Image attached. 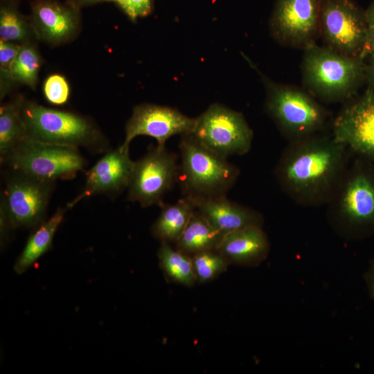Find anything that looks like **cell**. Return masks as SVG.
Returning a JSON list of instances; mask_svg holds the SVG:
<instances>
[{
    "mask_svg": "<svg viewBox=\"0 0 374 374\" xmlns=\"http://www.w3.org/2000/svg\"><path fill=\"white\" fill-rule=\"evenodd\" d=\"M349 150L324 132L289 141L276 166L275 177L298 205H327L349 166Z\"/></svg>",
    "mask_w": 374,
    "mask_h": 374,
    "instance_id": "6da1fadb",
    "label": "cell"
},
{
    "mask_svg": "<svg viewBox=\"0 0 374 374\" xmlns=\"http://www.w3.org/2000/svg\"><path fill=\"white\" fill-rule=\"evenodd\" d=\"M326 217L342 239L374 233V162L359 157L349 166L327 204Z\"/></svg>",
    "mask_w": 374,
    "mask_h": 374,
    "instance_id": "7a4b0ae2",
    "label": "cell"
},
{
    "mask_svg": "<svg viewBox=\"0 0 374 374\" xmlns=\"http://www.w3.org/2000/svg\"><path fill=\"white\" fill-rule=\"evenodd\" d=\"M302 70L309 90L327 101L348 98L366 75V65L360 57L344 55L315 42L304 48Z\"/></svg>",
    "mask_w": 374,
    "mask_h": 374,
    "instance_id": "3957f363",
    "label": "cell"
},
{
    "mask_svg": "<svg viewBox=\"0 0 374 374\" xmlns=\"http://www.w3.org/2000/svg\"><path fill=\"white\" fill-rule=\"evenodd\" d=\"M179 179L182 192L193 199L226 195L240 175L226 157L200 143L191 134L181 135Z\"/></svg>",
    "mask_w": 374,
    "mask_h": 374,
    "instance_id": "277c9868",
    "label": "cell"
},
{
    "mask_svg": "<svg viewBox=\"0 0 374 374\" xmlns=\"http://www.w3.org/2000/svg\"><path fill=\"white\" fill-rule=\"evenodd\" d=\"M21 116L27 138L77 148L103 150L104 137L85 117L24 100Z\"/></svg>",
    "mask_w": 374,
    "mask_h": 374,
    "instance_id": "5b68a950",
    "label": "cell"
},
{
    "mask_svg": "<svg viewBox=\"0 0 374 374\" xmlns=\"http://www.w3.org/2000/svg\"><path fill=\"white\" fill-rule=\"evenodd\" d=\"M266 88L267 112L288 141L323 132L328 114L311 95L270 81Z\"/></svg>",
    "mask_w": 374,
    "mask_h": 374,
    "instance_id": "8992f818",
    "label": "cell"
},
{
    "mask_svg": "<svg viewBox=\"0 0 374 374\" xmlns=\"http://www.w3.org/2000/svg\"><path fill=\"white\" fill-rule=\"evenodd\" d=\"M13 172L43 181L71 179L82 170L85 159L77 148L25 138L1 160Z\"/></svg>",
    "mask_w": 374,
    "mask_h": 374,
    "instance_id": "52a82bcc",
    "label": "cell"
},
{
    "mask_svg": "<svg viewBox=\"0 0 374 374\" xmlns=\"http://www.w3.org/2000/svg\"><path fill=\"white\" fill-rule=\"evenodd\" d=\"M190 134L200 143L226 158L247 154L253 138L242 114L217 103L195 118Z\"/></svg>",
    "mask_w": 374,
    "mask_h": 374,
    "instance_id": "ba28073f",
    "label": "cell"
},
{
    "mask_svg": "<svg viewBox=\"0 0 374 374\" xmlns=\"http://www.w3.org/2000/svg\"><path fill=\"white\" fill-rule=\"evenodd\" d=\"M54 182L17 172L6 181L1 203L3 228H31L43 219Z\"/></svg>",
    "mask_w": 374,
    "mask_h": 374,
    "instance_id": "9c48e42d",
    "label": "cell"
},
{
    "mask_svg": "<svg viewBox=\"0 0 374 374\" xmlns=\"http://www.w3.org/2000/svg\"><path fill=\"white\" fill-rule=\"evenodd\" d=\"M368 28L365 12L353 0H321L320 33L328 47L359 57Z\"/></svg>",
    "mask_w": 374,
    "mask_h": 374,
    "instance_id": "30bf717a",
    "label": "cell"
},
{
    "mask_svg": "<svg viewBox=\"0 0 374 374\" xmlns=\"http://www.w3.org/2000/svg\"><path fill=\"white\" fill-rule=\"evenodd\" d=\"M179 171L177 157L165 146L157 145L134 162L127 186V199L143 207L160 206L179 177Z\"/></svg>",
    "mask_w": 374,
    "mask_h": 374,
    "instance_id": "8fae6325",
    "label": "cell"
},
{
    "mask_svg": "<svg viewBox=\"0 0 374 374\" xmlns=\"http://www.w3.org/2000/svg\"><path fill=\"white\" fill-rule=\"evenodd\" d=\"M321 0H276L270 26L281 43L303 47L314 43L320 33Z\"/></svg>",
    "mask_w": 374,
    "mask_h": 374,
    "instance_id": "7c38bea8",
    "label": "cell"
},
{
    "mask_svg": "<svg viewBox=\"0 0 374 374\" xmlns=\"http://www.w3.org/2000/svg\"><path fill=\"white\" fill-rule=\"evenodd\" d=\"M333 137L359 157L374 162V88L344 107L332 123Z\"/></svg>",
    "mask_w": 374,
    "mask_h": 374,
    "instance_id": "4fadbf2b",
    "label": "cell"
},
{
    "mask_svg": "<svg viewBox=\"0 0 374 374\" xmlns=\"http://www.w3.org/2000/svg\"><path fill=\"white\" fill-rule=\"evenodd\" d=\"M195 118H190L177 109L152 104L136 106L125 125L123 143L119 146L130 150V144L136 136L145 135L157 141V145L164 147L168 139L176 134H190Z\"/></svg>",
    "mask_w": 374,
    "mask_h": 374,
    "instance_id": "5bb4252c",
    "label": "cell"
},
{
    "mask_svg": "<svg viewBox=\"0 0 374 374\" xmlns=\"http://www.w3.org/2000/svg\"><path fill=\"white\" fill-rule=\"evenodd\" d=\"M30 23L39 39L52 44L64 43L74 37L79 30L78 8L70 1L37 0L32 5Z\"/></svg>",
    "mask_w": 374,
    "mask_h": 374,
    "instance_id": "9a60e30c",
    "label": "cell"
},
{
    "mask_svg": "<svg viewBox=\"0 0 374 374\" xmlns=\"http://www.w3.org/2000/svg\"><path fill=\"white\" fill-rule=\"evenodd\" d=\"M134 161L130 157V150L120 147L107 152L87 172L86 182L80 195L67 204L73 206L84 197L105 193H115L127 188Z\"/></svg>",
    "mask_w": 374,
    "mask_h": 374,
    "instance_id": "2e32d148",
    "label": "cell"
},
{
    "mask_svg": "<svg viewBox=\"0 0 374 374\" xmlns=\"http://www.w3.org/2000/svg\"><path fill=\"white\" fill-rule=\"evenodd\" d=\"M193 200L196 209L223 235L247 226L263 225L260 213L231 201L226 195Z\"/></svg>",
    "mask_w": 374,
    "mask_h": 374,
    "instance_id": "e0dca14e",
    "label": "cell"
},
{
    "mask_svg": "<svg viewBox=\"0 0 374 374\" xmlns=\"http://www.w3.org/2000/svg\"><path fill=\"white\" fill-rule=\"evenodd\" d=\"M217 250L229 264L256 267L268 256L270 244L262 226L254 225L226 234Z\"/></svg>",
    "mask_w": 374,
    "mask_h": 374,
    "instance_id": "ac0fdd59",
    "label": "cell"
},
{
    "mask_svg": "<svg viewBox=\"0 0 374 374\" xmlns=\"http://www.w3.org/2000/svg\"><path fill=\"white\" fill-rule=\"evenodd\" d=\"M160 206L161 211L152 226V233L161 242L175 244L195 211V204L184 196L176 203Z\"/></svg>",
    "mask_w": 374,
    "mask_h": 374,
    "instance_id": "d6986e66",
    "label": "cell"
},
{
    "mask_svg": "<svg viewBox=\"0 0 374 374\" xmlns=\"http://www.w3.org/2000/svg\"><path fill=\"white\" fill-rule=\"evenodd\" d=\"M224 235L197 210L175 243V247L192 256L197 253L217 250Z\"/></svg>",
    "mask_w": 374,
    "mask_h": 374,
    "instance_id": "ffe728a7",
    "label": "cell"
},
{
    "mask_svg": "<svg viewBox=\"0 0 374 374\" xmlns=\"http://www.w3.org/2000/svg\"><path fill=\"white\" fill-rule=\"evenodd\" d=\"M66 208H59L46 222L29 237L25 247L19 256L15 270L24 272L51 247L55 233L63 220Z\"/></svg>",
    "mask_w": 374,
    "mask_h": 374,
    "instance_id": "44dd1931",
    "label": "cell"
},
{
    "mask_svg": "<svg viewBox=\"0 0 374 374\" xmlns=\"http://www.w3.org/2000/svg\"><path fill=\"white\" fill-rule=\"evenodd\" d=\"M23 100L19 98L0 109V157L2 160L20 141L26 138L21 116Z\"/></svg>",
    "mask_w": 374,
    "mask_h": 374,
    "instance_id": "7402d4cb",
    "label": "cell"
},
{
    "mask_svg": "<svg viewBox=\"0 0 374 374\" xmlns=\"http://www.w3.org/2000/svg\"><path fill=\"white\" fill-rule=\"evenodd\" d=\"M160 265L172 281L185 286H192L197 282L192 258L170 243L161 242L158 251Z\"/></svg>",
    "mask_w": 374,
    "mask_h": 374,
    "instance_id": "603a6c76",
    "label": "cell"
},
{
    "mask_svg": "<svg viewBox=\"0 0 374 374\" xmlns=\"http://www.w3.org/2000/svg\"><path fill=\"white\" fill-rule=\"evenodd\" d=\"M41 58L36 48L30 42L21 44L19 52L13 62L6 80L19 82L35 88L38 80Z\"/></svg>",
    "mask_w": 374,
    "mask_h": 374,
    "instance_id": "cb8c5ba5",
    "label": "cell"
},
{
    "mask_svg": "<svg viewBox=\"0 0 374 374\" xmlns=\"http://www.w3.org/2000/svg\"><path fill=\"white\" fill-rule=\"evenodd\" d=\"M34 33L30 23L12 6L3 4L0 10L1 40L19 44L29 42ZM35 34V33H34Z\"/></svg>",
    "mask_w": 374,
    "mask_h": 374,
    "instance_id": "d4e9b609",
    "label": "cell"
},
{
    "mask_svg": "<svg viewBox=\"0 0 374 374\" xmlns=\"http://www.w3.org/2000/svg\"><path fill=\"white\" fill-rule=\"evenodd\" d=\"M197 282H210L224 272L230 265L217 251L210 250L191 256Z\"/></svg>",
    "mask_w": 374,
    "mask_h": 374,
    "instance_id": "484cf974",
    "label": "cell"
},
{
    "mask_svg": "<svg viewBox=\"0 0 374 374\" xmlns=\"http://www.w3.org/2000/svg\"><path fill=\"white\" fill-rule=\"evenodd\" d=\"M44 93L48 102L54 105H62L68 100L69 87L63 76L54 74L46 80Z\"/></svg>",
    "mask_w": 374,
    "mask_h": 374,
    "instance_id": "4316f807",
    "label": "cell"
},
{
    "mask_svg": "<svg viewBox=\"0 0 374 374\" xmlns=\"http://www.w3.org/2000/svg\"><path fill=\"white\" fill-rule=\"evenodd\" d=\"M21 46V44L0 40L1 82H3V84L7 80L11 66L17 56Z\"/></svg>",
    "mask_w": 374,
    "mask_h": 374,
    "instance_id": "83f0119b",
    "label": "cell"
},
{
    "mask_svg": "<svg viewBox=\"0 0 374 374\" xmlns=\"http://www.w3.org/2000/svg\"><path fill=\"white\" fill-rule=\"evenodd\" d=\"M152 0H127L125 12L132 20L148 15L152 10Z\"/></svg>",
    "mask_w": 374,
    "mask_h": 374,
    "instance_id": "f1b7e54d",
    "label": "cell"
},
{
    "mask_svg": "<svg viewBox=\"0 0 374 374\" xmlns=\"http://www.w3.org/2000/svg\"><path fill=\"white\" fill-rule=\"evenodd\" d=\"M374 51V28L368 27L366 38L359 57L364 59Z\"/></svg>",
    "mask_w": 374,
    "mask_h": 374,
    "instance_id": "f546056e",
    "label": "cell"
},
{
    "mask_svg": "<svg viewBox=\"0 0 374 374\" xmlns=\"http://www.w3.org/2000/svg\"><path fill=\"white\" fill-rule=\"evenodd\" d=\"M365 280L369 295L372 299H374V259L366 273Z\"/></svg>",
    "mask_w": 374,
    "mask_h": 374,
    "instance_id": "4dcf8cb0",
    "label": "cell"
},
{
    "mask_svg": "<svg viewBox=\"0 0 374 374\" xmlns=\"http://www.w3.org/2000/svg\"><path fill=\"white\" fill-rule=\"evenodd\" d=\"M368 57L369 60L368 65L366 66V76L371 87L374 88V51Z\"/></svg>",
    "mask_w": 374,
    "mask_h": 374,
    "instance_id": "1f68e13d",
    "label": "cell"
},
{
    "mask_svg": "<svg viewBox=\"0 0 374 374\" xmlns=\"http://www.w3.org/2000/svg\"><path fill=\"white\" fill-rule=\"evenodd\" d=\"M365 15L368 27L374 28V2L365 11Z\"/></svg>",
    "mask_w": 374,
    "mask_h": 374,
    "instance_id": "d6a6232c",
    "label": "cell"
},
{
    "mask_svg": "<svg viewBox=\"0 0 374 374\" xmlns=\"http://www.w3.org/2000/svg\"><path fill=\"white\" fill-rule=\"evenodd\" d=\"M69 1L79 8V7L83 6L91 5L103 1H114V0H70Z\"/></svg>",
    "mask_w": 374,
    "mask_h": 374,
    "instance_id": "836d02e7",
    "label": "cell"
},
{
    "mask_svg": "<svg viewBox=\"0 0 374 374\" xmlns=\"http://www.w3.org/2000/svg\"><path fill=\"white\" fill-rule=\"evenodd\" d=\"M114 2L116 3L125 11L127 6V0H114Z\"/></svg>",
    "mask_w": 374,
    "mask_h": 374,
    "instance_id": "e575fe53",
    "label": "cell"
}]
</instances>
